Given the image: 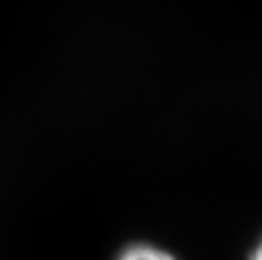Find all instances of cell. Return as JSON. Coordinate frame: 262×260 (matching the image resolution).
<instances>
[{"instance_id": "1", "label": "cell", "mask_w": 262, "mask_h": 260, "mask_svg": "<svg viewBox=\"0 0 262 260\" xmlns=\"http://www.w3.org/2000/svg\"><path fill=\"white\" fill-rule=\"evenodd\" d=\"M115 260H176V256L156 244L147 242H135L125 246Z\"/></svg>"}, {"instance_id": "2", "label": "cell", "mask_w": 262, "mask_h": 260, "mask_svg": "<svg viewBox=\"0 0 262 260\" xmlns=\"http://www.w3.org/2000/svg\"><path fill=\"white\" fill-rule=\"evenodd\" d=\"M250 260H262V237L258 240V244L254 246L252 254H250Z\"/></svg>"}]
</instances>
